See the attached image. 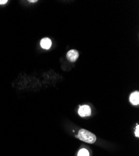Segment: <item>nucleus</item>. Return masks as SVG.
Here are the masks:
<instances>
[{"instance_id": "1", "label": "nucleus", "mask_w": 139, "mask_h": 156, "mask_svg": "<svg viewBox=\"0 0 139 156\" xmlns=\"http://www.w3.org/2000/svg\"><path fill=\"white\" fill-rule=\"evenodd\" d=\"M76 137L78 138L80 141L86 142L89 144H93L97 140L96 136L93 133L84 129L79 130L78 135L76 136Z\"/></svg>"}, {"instance_id": "2", "label": "nucleus", "mask_w": 139, "mask_h": 156, "mask_svg": "<svg viewBox=\"0 0 139 156\" xmlns=\"http://www.w3.org/2000/svg\"><path fill=\"white\" fill-rule=\"evenodd\" d=\"M78 113L80 116L81 117L89 116V115H91V109L89 106L84 105L80 107L78 111Z\"/></svg>"}, {"instance_id": "3", "label": "nucleus", "mask_w": 139, "mask_h": 156, "mask_svg": "<svg viewBox=\"0 0 139 156\" xmlns=\"http://www.w3.org/2000/svg\"><path fill=\"white\" fill-rule=\"evenodd\" d=\"M67 59L70 62H75L79 57V52L77 50H70L67 54Z\"/></svg>"}, {"instance_id": "4", "label": "nucleus", "mask_w": 139, "mask_h": 156, "mask_svg": "<svg viewBox=\"0 0 139 156\" xmlns=\"http://www.w3.org/2000/svg\"><path fill=\"white\" fill-rule=\"evenodd\" d=\"M40 44H41V46L43 49H45V50H49V49L51 48L52 46V41L50 39H49L47 38H45L41 39V42H40Z\"/></svg>"}, {"instance_id": "5", "label": "nucleus", "mask_w": 139, "mask_h": 156, "mask_svg": "<svg viewBox=\"0 0 139 156\" xmlns=\"http://www.w3.org/2000/svg\"><path fill=\"white\" fill-rule=\"evenodd\" d=\"M130 101L133 105H138L139 104V92L136 91L133 92L130 96Z\"/></svg>"}, {"instance_id": "6", "label": "nucleus", "mask_w": 139, "mask_h": 156, "mask_svg": "<svg viewBox=\"0 0 139 156\" xmlns=\"http://www.w3.org/2000/svg\"><path fill=\"white\" fill-rule=\"evenodd\" d=\"M78 156H89V153L87 149H82L79 150Z\"/></svg>"}, {"instance_id": "7", "label": "nucleus", "mask_w": 139, "mask_h": 156, "mask_svg": "<svg viewBox=\"0 0 139 156\" xmlns=\"http://www.w3.org/2000/svg\"><path fill=\"white\" fill-rule=\"evenodd\" d=\"M135 134L136 136L138 137H139V126L137 124V127H136V130L135 131Z\"/></svg>"}, {"instance_id": "8", "label": "nucleus", "mask_w": 139, "mask_h": 156, "mask_svg": "<svg viewBox=\"0 0 139 156\" xmlns=\"http://www.w3.org/2000/svg\"><path fill=\"white\" fill-rule=\"evenodd\" d=\"M8 2L7 0H0V4H4Z\"/></svg>"}, {"instance_id": "9", "label": "nucleus", "mask_w": 139, "mask_h": 156, "mask_svg": "<svg viewBox=\"0 0 139 156\" xmlns=\"http://www.w3.org/2000/svg\"><path fill=\"white\" fill-rule=\"evenodd\" d=\"M30 3H35V2H37L36 0H33V1H29Z\"/></svg>"}]
</instances>
